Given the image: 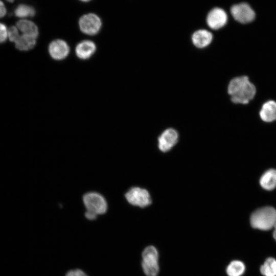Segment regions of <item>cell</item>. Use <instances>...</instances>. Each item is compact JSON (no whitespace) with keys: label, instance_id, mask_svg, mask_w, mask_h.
Here are the masks:
<instances>
[{"label":"cell","instance_id":"cell-1","mask_svg":"<svg viewBox=\"0 0 276 276\" xmlns=\"http://www.w3.org/2000/svg\"><path fill=\"white\" fill-rule=\"evenodd\" d=\"M227 91L233 103L245 104L254 98L256 88L247 76H242L230 81Z\"/></svg>","mask_w":276,"mask_h":276},{"label":"cell","instance_id":"cell-2","mask_svg":"<svg viewBox=\"0 0 276 276\" xmlns=\"http://www.w3.org/2000/svg\"><path fill=\"white\" fill-rule=\"evenodd\" d=\"M82 200L86 209L85 216L88 220H95L98 215L104 214L107 211V201L99 193L89 192L85 193Z\"/></svg>","mask_w":276,"mask_h":276},{"label":"cell","instance_id":"cell-3","mask_svg":"<svg viewBox=\"0 0 276 276\" xmlns=\"http://www.w3.org/2000/svg\"><path fill=\"white\" fill-rule=\"evenodd\" d=\"M276 223V209L271 206L260 208L254 211L250 217V223L253 228L267 231L273 227Z\"/></svg>","mask_w":276,"mask_h":276},{"label":"cell","instance_id":"cell-4","mask_svg":"<svg viewBox=\"0 0 276 276\" xmlns=\"http://www.w3.org/2000/svg\"><path fill=\"white\" fill-rule=\"evenodd\" d=\"M125 197L130 204L141 208L149 206L152 202L149 191L139 187L130 188L125 194Z\"/></svg>","mask_w":276,"mask_h":276},{"label":"cell","instance_id":"cell-5","mask_svg":"<svg viewBox=\"0 0 276 276\" xmlns=\"http://www.w3.org/2000/svg\"><path fill=\"white\" fill-rule=\"evenodd\" d=\"M79 26L83 33L88 35H94L100 31L102 27V21L97 15L88 13L80 17Z\"/></svg>","mask_w":276,"mask_h":276},{"label":"cell","instance_id":"cell-6","mask_svg":"<svg viewBox=\"0 0 276 276\" xmlns=\"http://www.w3.org/2000/svg\"><path fill=\"white\" fill-rule=\"evenodd\" d=\"M179 135L172 128L165 129L157 138L158 149L163 153L170 151L177 143Z\"/></svg>","mask_w":276,"mask_h":276},{"label":"cell","instance_id":"cell-7","mask_svg":"<svg viewBox=\"0 0 276 276\" xmlns=\"http://www.w3.org/2000/svg\"><path fill=\"white\" fill-rule=\"evenodd\" d=\"M231 12L235 20L242 24L251 22L255 17L254 10L246 3L234 5L231 9Z\"/></svg>","mask_w":276,"mask_h":276},{"label":"cell","instance_id":"cell-8","mask_svg":"<svg viewBox=\"0 0 276 276\" xmlns=\"http://www.w3.org/2000/svg\"><path fill=\"white\" fill-rule=\"evenodd\" d=\"M206 20L208 26L211 29L218 30L226 25L227 15L224 10L216 7L210 11Z\"/></svg>","mask_w":276,"mask_h":276},{"label":"cell","instance_id":"cell-9","mask_svg":"<svg viewBox=\"0 0 276 276\" xmlns=\"http://www.w3.org/2000/svg\"><path fill=\"white\" fill-rule=\"evenodd\" d=\"M49 53L51 57L56 60L65 59L70 53V47L63 40L56 39L52 41L49 45Z\"/></svg>","mask_w":276,"mask_h":276},{"label":"cell","instance_id":"cell-10","mask_svg":"<svg viewBox=\"0 0 276 276\" xmlns=\"http://www.w3.org/2000/svg\"><path fill=\"white\" fill-rule=\"evenodd\" d=\"M96 51L95 43L93 41L88 40L79 42L75 49L76 56L82 60L89 59L95 53Z\"/></svg>","mask_w":276,"mask_h":276},{"label":"cell","instance_id":"cell-11","mask_svg":"<svg viewBox=\"0 0 276 276\" xmlns=\"http://www.w3.org/2000/svg\"><path fill=\"white\" fill-rule=\"evenodd\" d=\"M213 34L208 30L200 29L194 32L192 36L193 44L197 48H204L212 42Z\"/></svg>","mask_w":276,"mask_h":276},{"label":"cell","instance_id":"cell-12","mask_svg":"<svg viewBox=\"0 0 276 276\" xmlns=\"http://www.w3.org/2000/svg\"><path fill=\"white\" fill-rule=\"evenodd\" d=\"M260 118L265 122L276 120V102L269 100L264 103L259 112Z\"/></svg>","mask_w":276,"mask_h":276},{"label":"cell","instance_id":"cell-13","mask_svg":"<svg viewBox=\"0 0 276 276\" xmlns=\"http://www.w3.org/2000/svg\"><path fill=\"white\" fill-rule=\"evenodd\" d=\"M259 183L261 187L267 191H271L276 188V169L266 170L261 176Z\"/></svg>","mask_w":276,"mask_h":276},{"label":"cell","instance_id":"cell-14","mask_svg":"<svg viewBox=\"0 0 276 276\" xmlns=\"http://www.w3.org/2000/svg\"><path fill=\"white\" fill-rule=\"evenodd\" d=\"M16 26L23 34L32 36L36 39L38 37L39 35L38 28L33 21L22 19L17 21Z\"/></svg>","mask_w":276,"mask_h":276},{"label":"cell","instance_id":"cell-15","mask_svg":"<svg viewBox=\"0 0 276 276\" xmlns=\"http://www.w3.org/2000/svg\"><path fill=\"white\" fill-rule=\"evenodd\" d=\"M36 39L32 36L22 34L15 42V48L21 51H29L35 47L36 43Z\"/></svg>","mask_w":276,"mask_h":276},{"label":"cell","instance_id":"cell-16","mask_svg":"<svg viewBox=\"0 0 276 276\" xmlns=\"http://www.w3.org/2000/svg\"><path fill=\"white\" fill-rule=\"evenodd\" d=\"M35 14L36 10L33 6L25 4L18 5L13 10L14 15L19 18L32 17Z\"/></svg>","mask_w":276,"mask_h":276},{"label":"cell","instance_id":"cell-17","mask_svg":"<svg viewBox=\"0 0 276 276\" xmlns=\"http://www.w3.org/2000/svg\"><path fill=\"white\" fill-rule=\"evenodd\" d=\"M244 270V263L238 260L232 261L226 268V273L228 276H241Z\"/></svg>","mask_w":276,"mask_h":276},{"label":"cell","instance_id":"cell-18","mask_svg":"<svg viewBox=\"0 0 276 276\" xmlns=\"http://www.w3.org/2000/svg\"><path fill=\"white\" fill-rule=\"evenodd\" d=\"M261 273L264 276H276V260L269 258L260 268Z\"/></svg>","mask_w":276,"mask_h":276},{"label":"cell","instance_id":"cell-19","mask_svg":"<svg viewBox=\"0 0 276 276\" xmlns=\"http://www.w3.org/2000/svg\"><path fill=\"white\" fill-rule=\"evenodd\" d=\"M142 266L144 273L147 276H157L159 271L158 261H143Z\"/></svg>","mask_w":276,"mask_h":276},{"label":"cell","instance_id":"cell-20","mask_svg":"<svg viewBox=\"0 0 276 276\" xmlns=\"http://www.w3.org/2000/svg\"><path fill=\"white\" fill-rule=\"evenodd\" d=\"M143 261H158V253L156 248L153 246L146 247L142 252Z\"/></svg>","mask_w":276,"mask_h":276},{"label":"cell","instance_id":"cell-21","mask_svg":"<svg viewBox=\"0 0 276 276\" xmlns=\"http://www.w3.org/2000/svg\"><path fill=\"white\" fill-rule=\"evenodd\" d=\"M8 36L11 42H15L20 36L17 28L14 26L9 27L8 31Z\"/></svg>","mask_w":276,"mask_h":276},{"label":"cell","instance_id":"cell-22","mask_svg":"<svg viewBox=\"0 0 276 276\" xmlns=\"http://www.w3.org/2000/svg\"><path fill=\"white\" fill-rule=\"evenodd\" d=\"M8 36L7 26L5 24L0 22V43L6 42Z\"/></svg>","mask_w":276,"mask_h":276},{"label":"cell","instance_id":"cell-23","mask_svg":"<svg viewBox=\"0 0 276 276\" xmlns=\"http://www.w3.org/2000/svg\"><path fill=\"white\" fill-rule=\"evenodd\" d=\"M65 276H88L82 270L76 269L71 270L67 272Z\"/></svg>","mask_w":276,"mask_h":276},{"label":"cell","instance_id":"cell-24","mask_svg":"<svg viewBox=\"0 0 276 276\" xmlns=\"http://www.w3.org/2000/svg\"><path fill=\"white\" fill-rule=\"evenodd\" d=\"M7 13V9L3 2L0 1V18L4 17Z\"/></svg>","mask_w":276,"mask_h":276},{"label":"cell","instance_id":"cell-25","mask_svg":"<svg viewBox=\"0 0 276 276\" xmlns=\"http://www.w3.org/2000/svg\"><path fill=\"white\" fill-rule=\"evenodd\" d=\"M273 227H274V231L273 232V237L274 239H275V240L276 241V223Z\"/></svg>","mask_w":276,"mask_h":276},{"label":"cell","instance_id":"cell-26","mask_svg":"<svg viewBox=\"0 0 276 276\" xmlns=\"http://www.w3.org/2000/svg\"><path fill=\"white\" fill-rule=\"evenodd\" d=\"M80 1H81L82 2H89V1H90L91 0H80Z\"/></svg>","mask_w":276,"mask_h":276},{"label":"cell","instance_id":"cell-27","mask_svg":"<svg viewBox=\"0 0 276 276\" xmlns=\"http://www.w3.org/2000/svg\"><path fill=\"white\" fill-rule=\"evenodd\" d=\"M6 1H7L8 2L10 3H13L14 1V0H6Z\"/></svg>","mask_w":276,"mask_h":276}]
</instances>
